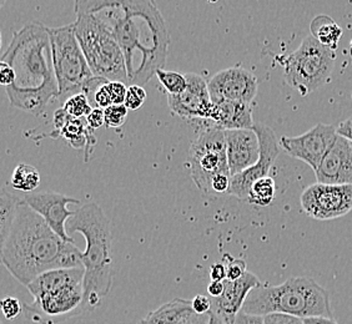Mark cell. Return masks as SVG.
Instances as JSON below:
<instances>
[{
	"mask_svg": "<svg viewBox=\"0 0 352 324\" xmlns=\"http://www.w3.org/2000/svg\"><path fill=\"white\" fill-rule=\"evenodd\" d=\"M260 284V279L249 270L245 273L244 277L237 281L225 279L223 294L219 298H211V312L217 313V316L228 322H232L237 314L243 311L251 290H255Z\"/></svg>",
	"mask_w": 352,
	"mask_h": 324,
	"instance_id": "obj_20",
	"label": "cell"
},
{
	"mask_svg": "<svg viewBox=\"0 0 352 324\" xmlns=\"http://www.w3.org/2000/svg\"><path fill=\"white\" fill-rule=\"evenodd\" d=\"M107 88H108L113 105H124L125 104L126 93L129 88V86H126V84L120 82V81H109Z\"/></svg>",
	"mask_w": 352,
	"mask_h": 324,
	"instance_id": "obj_34",
	"label": "cell"
},
{
	"mask_svg": "<svg viewBox=\"0 0 352 324\" xmlns=\"http://www.w3.org/2000/svg\"><path fill=\"white\" fill-rule=\"evenodd\" d=\"M315 175L318 183L352 185V142L338 135Z\"/></svg>",
	"mask_w": 352,
	"mask_h": 324,
	"instance_id": "obj_17",
	"label": "cell"
},
{
	"mask_svg": "<svg viewBox=\"0 0 352 324\" xmlns=\"http://www.w3.org/2000/svg\"><path fill=\"white\" fill-rule=\"evenodd\" d=\"M230 324H265L264 317L240 312Z\"/></svg>",
	"mask_w": 352,
	"mask_h": 324,
	"instance_id": "obj_39",
	"label": "cell"
},
{
	"mask_svg": "<svg viewBox=\"0 0 352 324\" xmlns=\"http://www.w3.org/2000/svg\"><path fill=\"white\" fill-rule=\"evenodd\" d=\"M185 78L188 81L185 91L179 95H168L171 113L185 120H210L214 104L208 82L195 73H188Z\"/></svg>",
	"mask_w": 352,
	"mask_h": 324,
	"instance_id": "obj_15",
	"label": "cell"
},
{
	"mask_svg": "<svg viewBox=\"0 0 352 324\" xmlns=\"http://www.w3.org/2000/svg\"><path fill=\"white\" fill-rule=\"evenodd\" d=\"M209 314H197L191 301L175 298L160 305L155 311L150 312L138 324H209Z\"/></svg>",
	"mask_w": 352,
	"mask_h": 324,
	"instance_id": "obj_21",
	"label": "cell"
},
{
	"mask_svg": "<svg viewBox=\"0 0 352 324\" xmlns=\"http://www.w3.org/2000/svg\"><path fill=\"white\" fill-rule=\"evenodd\" d=\"M243 311L261 317L280 313L301 319L333 318L329 292L307 277L289 278L278 286L260 284L251 290Z\"/></svg>",
	"mask_w": 352,
	"mask_h": 324,
	"instance_id": "obj_5",
	"label": "cell"
},
{
	"mask_svg": "<svg viewBox=\"0 0 352 324\" xmlns=\"http://www.w3.org/2000/svg\"><path fill=\"white\" fill-rule=\"evenodd\" d=\"M310 30H311L312 36L320 44L331 49L333 51L339 47L340 40L344 35L342 27H340L339 24L329 15H324V14L318 15L312 19Z\"/></svg>",
	"mask_w": 352,
	"mask_h": 324,
	"instance_id": "obj_24",
	"label": "cell"
},
{
	"mask_svg": "<svg viewBox=\"0 0 352 324\" xmlns=\"http://www.w3.org/2000/svg\"><path fill=\"white\" fill-rule=\"evenodd\" d=\"M155 75L169 95L182 94L188 86V81H186L185 75L180 74V73L168 71V70L162 69V70H157Z\"/></svg>",
	"mask_w": 352,
	"mask_h": 324,
	"instance_id": "obj_28",
	"label": "cell"
},
{
	"mask_svg": "<svg viewBox=\"0 0 352 324\" xmlns=\"http://www.w3.org/2000/svg\"><path fill=\"white\" fill-rule=\"evenodd\" d=\"M211 281H220L223 282L226 279V266L223 264H215L210 268Z\"/></svg>",
	"mask_w": 352,
	"mask_h": 324,
	"instance_id": "obj_40",
	"label": "cell"
},
{
	"mask_svg": "<svg viewBox=\"0 0 352 324\" xmlns=\"http://www.w3.org/2000/svg\"><path fill=\"white\" fill-rule=\"evenodd\" d=\"M49 36L53 51L55 74L59 84V95L80 90L94 75L82 53L75 35L73 24L65 27H49Z\"/></svg>",
	"mask_w": 352,
	"mask_h": 324,
	"instance_id": "obj_8",
	"label": "cell"
},
{
	"mask_svg": "<svg viewBox=\"0 0 352 324\" xmlns=\"http://www.w3.org/2000/svg\"><path fill=\"white\" fill-rule=\"evenodd\" d=\"M338 135V128L333 125L318 124L302 135L295 137L283 136L280 139V148L287 155L306 162L314 171H316Z\"/></svg>",
	"mask_w": 352,
	"mask_h": 324,
	"instance_id": "obj_13",
	"label": "cell"
},
{
	"mask_svg": "<svg viewBox=\"0 0 352 324\" xmlns=\"http://www.w3.org/2000/svg\"><path fill=\"white\" fill-rule=\"evenodd\" d=\"M41 185V175L34 166L28 163H19L12 176V186L25 194H30Z\"/></svg>",
	"mask_w": 352,
	"mask_h": 324,
	"instance_id": "obj_26",
	"label": "cell"
},
{
	"mask_svg": "<svg viewBox=\"0 0 352 324\" xmlns=\"http://www.w3.org/2000/svg\"><path fill=\"white\" fill-rule=\"evenodd\" d=\"M211 102H241L250 104L258 94L256 76L244 68H229L219 71L208 82Z\"/></svg>",
	"mask_w": 352,
	"mask_h": 324,
	"instance_id": "obj_14",
	"label": "cell"
},
{
	"mask_svg": "<svg viewBox=\"0 0 352 324\" xmlns=\"http://www.w3.org/2000/svg\"><path fill=\"white\" fill-rule=\"evenodd\" d=\"M82 286L45 293L24 304V313L36 324H59L82 314Z\"/></svg>",
	"mask_w": 352,
	"mask_h": 324,
	"instance_id": "obj_11",
	"label": "cell"
},
{
	"mask_svg": "<svg viewBox=\"0 0 352 324\" xmlns=\"http://www.w3.org/2000/svg\"><path fill=\"white\" fill-rule=\"evenodd\" d=\"M63 108L68 113L69 115L73 116L75 119H87L89 114L93 111V108L89 104L87 96L82 93L70 96L64 104Z\"/></svg>",
	"mask_w": 352,
	"mask_h": 324,
	"instance_id": "obj_29",
	"label": "cell"
},
{
	"mask_svg": "<svg viewBox=\"0 0 352 324\" xmlns=\"http://www.w3.org/2000/svg\"><path fill=\"white\" fill-rule=\"evenodd\" d=\"M254 131L260 141V159L250 169L232 176L229 189V195L236 197L243 202H248L252 185L269 176L274 162L280 155V141L272 128L261 122H256L254 125Z\"/></svg>",
	"mask_w": 352,
	"mask_h": 324,
	"instance_id": "obj_12",
	"label": "cell"
},
{
	"mask_svg": "<svg viewBox=\"0 0 352 324\" xmlns=\"http://www.w3.org/2000/svg\"><path fill=\"white\" fill-rule=\"evenodd\" d=\"M14 80H15V73L12 67L6 61H0V84L7 89L13 84Z\"/></svg>",
	"mask_w": 352,
	"mask_h": 324,
	"instance_id": "obj_38",
	"label": "cell"
},
{
	"mask_svg": "<svg viewBox=\"0 0 352 324\" xmlns=\"http://www.w3.org/2000/svg\"><path fill=\"white\" fill-rule=\"evenodd\" d=\"M275 192H276L275 180L270 176H267V177H264V178L258 180L252 185L248 203L254 205V206L266 207L274 201Z\"/></svg>",
	"mask_w": 352,
	"mask_h": 324,
	"instance_id": "obj_27",
	"label": "cell"
},
{
	"mask_svg": "<svg viewBox=\"0 0 352 324\" xmlns=\"http://www.w3.org/2000/svg\"><path fill=\"white\" fill-rule=\"evenodd\" d=\"M189 166L192 181L206 195H210L215 177L230 175L223 130L210 126L200 132L190 146Z\"/></svg>",
	"mask_w": 352,
	"mask_h": 324,
	"instance_id": "obj_9",
	"label": "cell"
},
{
	"mask_svg": "<svg viewBox=\"0 0 352 324\" xmlns=\"http://www.w3.org/2000/svg\"><path fill=\"white\" fill-rule=\"evenodd\" d=\"M75 13L94 16L114 36L122 47L131 85L144 86L165 67L170 33L154 1L79 0L75 3Z\"/></svg>",
	"mask_w": 352,
	"mask_h": 324,
	"instance_id": "obj_1",
	"label": "cell"
},
{
	"mask_svg": "<svg viewBox=\"0 0 352 324\" xmlns=\"http://www.w3.org/2000/svg\"><path fill=\"white\" fill-rule=\"evenodd\" d=\"M47 29L39 21L21 27L0 59L15 73L13 84L6 89L9 102L33 115L43 114L49 102L60 96Z\"/></svg>",
	"mask_w": 352,
	"mask_h": 324,
	"instance_id": "obj_3",
	"label": "cell"
},
{
	"mask_svg": "<svg viewBox=\"0 0 352 324\" xmlns=\"http://www.w3.org/2000/svg\"><path fill=\"white\" fill-rule=\"evenodd\" d=\"M89 128L91 130L102 128V125H105V111L104 108H93V111L89 114L87 117Z\"/></svg>",
	"mask_w": 352,
	"mask_h": 324,
	"instance_id": "obj_37",
	"label": "cell"
},
{
	"mask_svg": "<svg viewBox=\"0 0 352 324\" xmlns=\"http://www.w3.org/2000/svg\"><path fill=\"white\" fill-rule=\"evenodd\" d=\"M304 324H338L335 318L311 317L302 319Z\"/></svg>",
	"mask_w": 352,
	"mask_h": 324,
	"instance_id": "obj_43",
	"label": "cell"
},
{
	"mask_svg": "<svg viewBox=\"0 0 352 324\" xmlns=\"http://www.w3.org/2000/svg\"><path fill=\"white\" fill-rule=\"evenodd\" d=\"M0 253L7 270L27 287L49 270L82 267V252L58 236L24 202L19 205L9 236L0 243Z\"/></svg>",
	"mask_w": 352,
	"mask_h": 324,
	"instance_id": "obj_2",
	"label": "cell"
},
{
	"mask_svg": "<svg viewBox=\"0 0 352 324\" xmlns=\"http://www.w3.org/2000/svg\"><path fill=\"white\" fill-rule=\"evenodd\" d=\"M45 137H63L73 149L84 151L85 162L89 161L93 148L96 145L94 130L89 128L87 119H75L69 115L63 108L55 111L53 116V130H50Z\"/></svg>",
	"mask_w": 352,
	"mask_h": 324,
	"instance_id": "obj_18",
	"label": "cell"
},
{
	"mask_svg": "<svg viewBox=\"0 0 352 324\" xmlns=\"http://www.w3.org/2000/svg\"><path fill=\"white\" fill-rule=\"evenodd\" d=\"M21 198L8 194L6 189H1L0 195V243L4 242L9 236V232L13 227Z\"/></svg>",
	"mask_w": 352,
	"mask_h": 324,
	"instance_id": "obj_25",
	"label": "cell"
},
{
	"mask_svg": "<svg viewBox=\"0 0 352 324\" xmlns=\"http://www.w3.org/2000/svg\"><path fill=\"white\" fill-rule=\"evenodd\" d=\"M146 100V91L140 85H129L126 99H125V106L130 111H136L142 108L144 102Z\"/></svg>",
	"mask_w": 352,
	"mask_h": 324,
	"instance_id": "obj_32",
	"label": "cell"
},
{
	"mask_svg": "<svg viewBox=\"0 0 352 324\" xmlns=\"http://www.w3.org/2000/svg\"><path fill=\"white\" fill-rule=\"evenodd\" d=\"M67 232H80L85 238L87 248L82 255L85 270L82 311H94L113 286L110 220L98 203H87L69 218Z\"/></svg>",
	"mask_w": 352,
	"mask_h": 324,
	"instance_id": "obj_4",
	"label": "cell"
},
{
	"mask_svg": "<svg viewBox=\"0 0 352 324\" xmlns=\"http://www.w3.org/2000/svg\"><path fill=\"white\" fill-rule=\"evenodd\" d=\"M351 97H352V95H351Z\"/></svg>",
	"mask_w": 352,
	"mask_h": 324,
	"instance_id": "obj_45",
	"label": "cell"
},
{
	"mask_svg": "<svg viewBox=\"0 0 352 324\" xmlns=\"http://www.w3.org/2000/svg\"><path fill=\"white\" fill-rule=\"evenodd\" d=\"M21 202L25 203L30 209H34L38 215H41L52 227V230L64 241L74 243L73 238L67 232V222L69 218L74 216L75 211L68 209V205H79V200L65 196L59 192L49 191L29 194L21 198Z\"/></svg>",
	"mask_w": 352,
	"mask_h": 324,
	"instance_id": "obj_16",
	"label": "cell"
},
{
	"mask_svg": "<svg viewBox=\"0 0 352 324\" xmlns=\"http://www.w3.org/2000/svg\"><path fill=\"white\" fill-rule=\"evenodd\" d=\"M301 207L307 216L330 221L352 209V185L314 183L301 194Z\"/></svg>",
	"mask_w": 352,
	"mask_h": 324,
	"instance_id": "obj_10",
	"label": "cell"
},
{
	"mask_svg": "<svg viewBox=\"0 0 352 324\" xmlns=\"http://www.w3.org/2000/svg\"><path fill=\"white\" fill-rule=\"evenodd\" d=\"M191 304L197 314H209L212 307V299L203 294H197L191 299Z\"/></svg>",
	"mask_w": 352,
	"mask_h": 324,
	"instance_id": "obj_36",
	"label": "cell"
},
{
	"mask_svg": "<svg viewBox=\"0 0 352 324\" xmlns=\"http://www.w3.org/2000/svg\"><path fill=\"white\" fill-rule=\"evenodd\" d=\"M84 275L85 270L82 267L49 270L34 279L27 288L33 298H36L45 293L82 286Z\"/></svg>",
	"mask_w": 352,
	"mask_h": 324,
	"instance_id": "obj_23",
	"label": "cell"
},
{
	"mask_svg": "<svg viewBox=\"0 0 352 324\" xmlns=\"http://www.w3.org/2000/svg\"><path fill=\"white\" fill-rule=\"evenodd\" d=\"M265 324H304L301 318L292 317L287 314H280V313H272L265 316Z\"/></svg>",
	"mask_w": 352,
	"mask_h": 324,
	"instance_id": "obj_35",
	"label": "cell"
},
{
	"mask_svg": "<svg viewBox=\"0 0 352 324\" xmlns=\"http://www.w3.org/2000/svg\"><path fill=\"white\" fill-rule=\"evenodd\" d=\"M225 132L226 154L231 177L252 167L260 159V141L252 130H229Z\"/></svg>",
	"mask_w": 352,
	"mask_h": 324,
	"instance_id": "obj_19",
	"label": "cell"
},
{
	"mask_svg": "<svg viewBox=\"0 0 352 324\" xmlns=\"http://www.w3.org/2000/svg\"><path fill=\"white\" fill-rule=\"evenodd\" d=\"M104 111H105V126L108 128H122L129 113V110L125 105H111Z\"/></svg>",
	"mask_w": 352,
	"mask_h": 324,
	"instance_id": "obj_30",
	"label": "cell"
},
{
	"mask_svg": "<svg viewBox=\"0 0 352 324\" xmlns=\"http://www.w3.org/2000/svg\"><path fill=\"white\" fill-rule=\"evenodd\" d=\"M75 14V35L93 75L109 81L129 84L125 58L114 36L94 16L85 13Z\"/></svg>",
	"mask_w": 352,
	"mask_h": 324,
	"instance_id": "obj_6",
	"label": "cell"
},
{
	"mask_svg": "<svg viewBox=\"0 0 352 324\" xmlns=\"http://www.w3.org/2000/svg\"><path fill=\"white\" fill-rule=\"evenodd\" d=\"M335 59L336 54L333 50L324 47L312 35H309L294 53L281 59L285 80L306 96L330 80Z\"/></svg>",
	"mask_w": 352,
	"mask_h": 324,
	"instance_id": "obj_7",
	"label": "cell"
},
{
	"mask_svg": "<svg viewBox=\"0 0 352 324\" xmlns=\"http://www.w3.org/2000/svg\"><path fill=\"white\" fill-rule=\"evenodd\" d=\"M223 292V281H210V284H208V293L210 294L211 298H219Z\"/></svg>",
	"mask_w": 352,
	"mask_h": 324,
	"instance_id": "obj_42",
	"label": "cell"
},
{
	"mask_svg": "<svg viewBox=\"0 0 352 324\" xmlns=\"http://www.w3.org/2000/svg\"><path fill=\"white\" fill-rule=\"evenodd\" d=\"M210 121L223 131L252 130L254 119L250 104L241 102H220L214 104Z\"/></svg>",
	"mask_w": 352,
	"mask_h": 324,
	"instance_id": "obj_22",
	"label": "cell"
},
{
	"mask_svg": "<svg viewBox=\"0 0 352 324\" xmlns=\"http://www.w3.org/2000/svg\"><path fill=\"white\" fill-rule=\"evenodd\" d=\"M338 134L352 142V117L346 119L338 126Z\"/></svg>",
	"mask_w": 352,
	"mask_h": 324,
	"instance_id": "obj_41",
	"label": "cell"
},
{
	"mask_svg": "<svg viewBox=\"0 0 352 324\" xmlns=\"http://www.w3.org/2000/svg\"><path fill=\"white\" fill-rule=\"evenodd\" d=\"M223 258H226V279L229 281H237L241 277H244L245 273L248 272L246 262L241 258H234V257L225 255Z\"/></svg>",
	"mask_w": 352,
	"mask_h": 324,
	"instance_id": "obj_31",
	"label": "cell"
},
{
	"mask_svg": "<svg viewBox=\"0 0 352 324\" xmlns=\"http://www.w3.org/2000/svg\"><path fill=\"white\" fill-rule=\"evenodd\" d=\"M349 53H350V58H351L352 62V39L350 40V45H349Z\"/></svg>",
	"mask_w": 352,
	"mask_h": 324,
	"instance_id": "obj_44",
	"label": "cell"
},
{
	"mask_svg": "<svg viewBox=\"0 0 352 324\" xmlns=\"http://www.w3.org/2000/svg\"><path fill=\"white\" fill-rule=\"evenodd\" d=\"M1 312H3L4 317L9 321H13L15 318L19 317L24 312V305L21 303V301L18 298H4L1 301Z\"/></svg>",
	"mask_w": 352,
	"mask_h": 324,
	"instance_id": "obj_33",
	"label": "cell"
}]
</instances>
